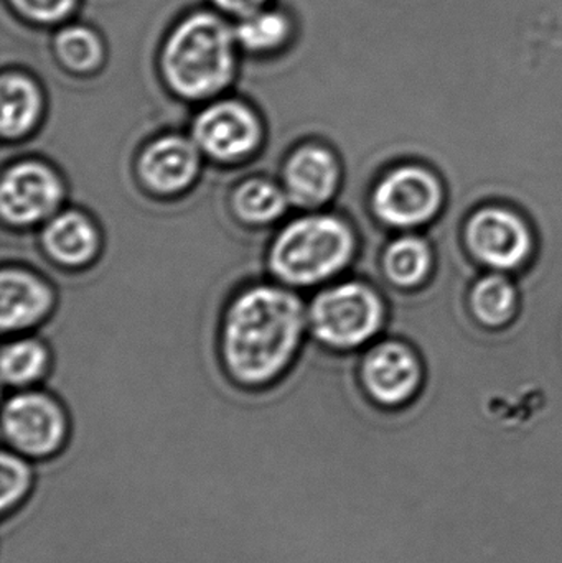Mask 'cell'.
<instances>
[{"mask_svg":"<svg viewBox=\"0 0 562 563\" xmlns=\"http://www.w3.org/2000/svg\"><path fill=\"white\" fill-rule=\"evenodd\" d=\"M306 313L296 295L273 285L243 291L223 324L228 371L243 384H264L289 364L302 338Z\"/></svg>","mask_w":562,"mask_h":563,"instance_id":"cell-1","label":"cell"},{"mask_svg":"<svg viewBox=\"0 0 562 563\" xmlns=\"http://www.w3.org/2000/svg\"><path fill=\"white\" fill-rule=\"evenodd\" d=\"M236 32L218 15L198 12L181 20L162 49V73L172 91L205 99L230 85Z\"/></svg>","mask_w":562,"mask_h":563,"instance_id":"cell-2","label":"cell"},{"mask_svg":"<svg viewBox=\"0 0 562 563\" xmlns=\"http://www.w3.org/2000/svg\"><path fill=\"white\" fill-rule=\"evenodd\" d=\"M352 230L330 214H309L287 224L271 246V271L290 285H313L339 274L352 260Z\"/></svg>","mask_w":562,"mask_h":563,"instance_id":"cell-3","label":"cell"},{"mask_svg":"<svg viewBox=\"0 0 562 563\" xmlns=\"http://www.w3.org/2000/svg\"><path fill=\"white\" fill-rule=\"evenodd\" d=\"M309 323L322 343L335 347L360 346L382 327V300L366 285L345 282L313 298Z\"/></svg>","mask_w":562,"mask_h":563,"instance_id":"cell-4","label":"cell"},{"mask_svg":"<svg viewBox=\"0 0 562 563\" xmlns=\"http://www.w3.org/2000/svg\"><path fill=\"white\" fill-rule=\"evenodd\" d=\"M3 439L12 452L43 460L58 453L68 435L65 410L53 397L22 393L7 400L2 416Z\"/></svg>","mask_w":562,"mask_h":563,"instance_id":"cell-5","label":"cell"},{"mask_svg":"<svg viewBox=\"0 0 562 563\" xmlns=\"http://www.w3.org/2000/svg\"><path fill=\"white\" fill-rule=\"evenodd\" d=\"M62 200V180L42 162H19L3 174L0 210L7 223L15 227L40 223L55 213Z\"/></svg>","mask_w":562,"mask_h":563,"instance_id":"cell-6","label":"cell"},{"mask_svg":"<svg viewBox=\"0 0 562 563\" xmlns=\"http://www.w3.org/2000/svg\"><path fill=\"white\" fill-rule=\"evenodd\" d=\"M442 190L431 172L401 167L386 175L373 195L379 220L398 228L418 227L438 213Z\"/></svg>","mask_w":562,"mask_h":563,"instance_id":"cell-7","label":"cell"},{"mask_svg":"<svg viewBox=\"0 0 562 563\" xmlns=\"http://www.w3.org/2000/svg\"><path fill=\"white\" fill-rule=\"evenodd\" d=\"M260 139V121L243 102H214L194 122L195 144L214 161H241L256 148Z\"/></svg>","mask_w":562,"mask_h":563,"instance_id":"cell-8","label":"cell"},{"mask_svg":"<svg viewBox=\"0 0 562 563\" xmlns=\"http://www.w3.org/2000/svg\"><path fill=\"white\" fill-rule=\"evenodd\" d=\"M467 241L475 256L495 269H514L530 256L527 224L511 211L487 208L469 221Z\"/></svg>","mask_w":562,"mask_h":563,"instance_id":"cell-9","label":"cell"},{"mask_svg":"<svg viewBox=\"0 0 562 563\" xmlns=\"http://www.w3.org/2000/svg\"><path fill=\"white\" fill-rule=\"evenodd\" d=\"M363 380L373 399L385 406H398L418 389L421 367L405 344H379L363 364Z\"/></svg>","mask_w":562,"mask_h":563,"instance_id":"cell-10","label":"cell"},{"mask_svg":"<svg viewBox=\"0 0 562 563\" xmlns=\"http://www.w3.org/2000/svg\"><path fill=\"white\" fill-rule=\"evenodd\" d=\"M339 164L329 148L304 145L293 152L284 167V190L289 201L300 208H316L335 194Z\"/></svg>","mask_w":562,"mask_h":563,"instance_id":"cell-11","label":"cell"},{"mask_svg":"<svg viewBox=\"0 0 562 563\" xmlns=\"http://www.w3.org/2000/svg\"><path fill=\"white\" fill-rule=\"evenodd\" d=\"M200 148L180 135H165L152 142L139 162L142 180L161 194L184 190L197 177Z\"/></svg>","mask_w":562,"mask_h":563,"instance_id":"cell-12","label":"cell"},{"mask_svg":"<svg viewBox=\"0 0 562 563\" xmlns=\"http://www.w3.org/2000/svg\"><path fill=\"white\" fill-rule=\"evenodd\" d=\"M48 285L33 274L5 269L0 277V320L3 331H19L42 320L52 308Z\"/></svg>","mask_w":562,"mask_h":563,"instance_id":"cell-13","label":"cell"},{"mask_svg":"<svg viewBox=\"0 0 562 563\" xmlns=\"http://www.w3.org/2000/svg\"><path fill=\"white\" fill-rule=\"evenodd\" d=\"M43 246L52 260L63 266H85L98 251V230L86 214L63 211L55 214L43 230Z\"/></svg>","mask_w":562,"mask_h":563,"instance_id":"cell-14","label":"cell"},{"mask_svg":"<svg viewBox=\"0 0 562 563\" xmlns=\"http://www.w3.org/2000/svg\"><path fill=\"white\" fill-rule=\"evenodd\" d=\"M0 101L3 139H19L32 131L42 112V95L32 79L20 73H5L0 81Z\"/></svg>","mask_w":562,"mask_h":563,"instance_id":"cell-15","label":"cell"},{"mask_svg":"<svg viewBox=\"0 0 562 563\" xmlns=\"http://www.w3.org/2000/svg\"><path fill=\"white\" fill-rule=\"evenodd\" d=\"M289 197L286 190L261 178L244 181L234 191L233 207L241 220L251 224H267L283 217Z\"/></svg>","mask_w":562,"mask_h":563,"instance_id":"cell-16","label":"cell"},{"mask_svg":"<svg viewBox=\"0 0 562 563\" xmlns=\"http://www.w3.org/2000/svg\"><path fill=\"white\" fill-rule=\"evenodd\" d=\"M55 53L65 68L76 73L92 71L104 58L101 38L82 25L59 30L55 38Z\"/></svg>","mask_w":562,"mask_h":563,"instance_id":"cell-17","label":"cell"},{"mask_svg":"<svg viewBox=\"0 0 562 563\" xmlns=\"http://www.w3.org/2000/svg\"><path fill=\"white\" fill-rule=\"evenodd\" d=\"M431 267V251L418 238H401L385 254V271L389 279L403 287H411L425 279Z\"/></svg>","mask_w":562,"mask_h":563,"instance_id":"cell-18","label":"cell"},{"mask_svg":"<svg viewBox=\"0 0 562 563\" xmlns=\"http://www.w3.org/2000/svg\"><path fill=\"white\" fill-rule=\"evenodd\" d=\"M48 354L40 341L16 340L5 344L2 351V379L9 386L35 383L45 373Z\"/></svg>","mask_w":562,"mask_h":563,"instance_id":"cell-19","label":"cell"},{"mask_svg":"<svg viewBox=\"0 0 562 563\" xmlns=\"http://www.w3.org/2000/svg\"><path fill=\"white\" fill-rule=\"evenodd\" d=\"M472 307L482 323L498 327L510 320L517 308V291L505 277L488 276L475 285Z\"/></svg>","mask_w":562,"mask_h":563,"instance_id":"cell-20","label":"cell"},{"mask_svg":"<svg viewBox=\"0 0 562 563\" xmlns=\"http://www.w3.org/2000/svg\"><path fill=\"white\" fill-rule=\"evenodd\" d=\"M238 43L253 52H264L274 48L284 42L289 33V20L280 12H260L241 19L240 25L234 30Z\"/></svg>","mask_w":562,"mask_h":563,"instance_id":"cell-21","label":"cell"},{"mask_svg":"<svg viewBox=\"0 0 562 563\" xmlns=\"http://www.w3.org/2000/svg\"><path fill=\"white\" fill-rule=\"evenodd\" d=\"M0 509L2 515H9L10 511H15L32 492V466L25 456L5 450L0 460Z\"/></svg>","mask_w":562,"mask_h":563,"instance_id":"cell-22","label":"cell"},{"mask_svg":"<svg viewBox=\"0 0 562 563\" xmlns=\"http://www.w3.org/2000/svg\"><path fill=\"white\" fill-rule=\"evenodd\" d=\"M78 0H10L13 9L36 23H58L69 15Z\"/></svg>","mask_w":562,"mask_h":563,"instance_id":"cell-23","label":"cell"},{"mask_svg":"<svg viewBox=\"0 0 562 563\" xmlns=\"http://www.w3.org/2000/svg\"><path fill=\"white\" fill-rule=\"evenodd\" d=\"M213 2L223 12L246 19V16L263 10L264 3L267 0H213Z\"/></svg>","mask_w":562,"mask_h":563,"instance_id":"cell-24","label":"cell"}]
</instances>
